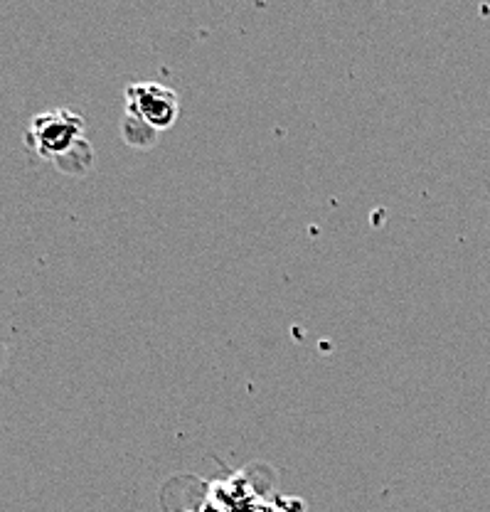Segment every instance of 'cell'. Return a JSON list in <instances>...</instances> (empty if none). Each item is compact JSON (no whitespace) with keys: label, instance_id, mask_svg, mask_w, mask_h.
I'll use <instances>...</instances> for the list:
<instances>
[{"label":"cell","instance_id":"cell-1","mask_svg":"<svg viewBox=\"0 0 490 512\" xmlns=\"http://www.w3.org/2000/svg\"><path fill=\"white\" fill-rule=\"evenodd\" d=\"M84 121L82 116L72 114L67 109L47 111L35 116L28 131V146L40 158L60 160L72 153L84 141Z\"/></svg>","mask_w":490,"mask_h":512},{"label":"cell","instance_id":"cell-2","mask_svg":"<svg viewBox=\"0 0 490 512\" xmlns=\"http://www.w3.org/2000/svg\"><path fill=\"white\" fill-rule=\"evenodd\" d=\"M180 114V99L173 89L158 82H138L126 89V116L151 131H165Z\"/></svg>","mask_w":490,"mask_h":512}]
</instances>
